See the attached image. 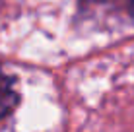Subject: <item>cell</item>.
<instances>
[{"label": "cell", "mask_w": 134, "mask_h": 132, "mask_svg": "<svg viewBox=\"0 0 134 132\" xmlns=\"http://www.w3.org/2000/svg\"><path fill=\"white\" fill-rule=\"evenodd\" d=\"M16 105H18V91L14 88V82L0 68V120L10 115Z\"/></svg>", "instance_id": "6da1fadb"}]
</instances>
